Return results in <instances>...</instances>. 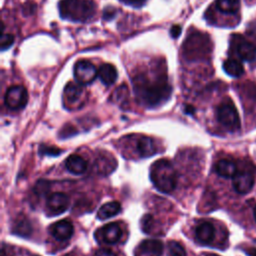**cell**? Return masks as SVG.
Masks as SVG:
<instances>
[{
  "mask_svg": "<svg viewBox=\"0 0 256 256\" xmlns=\"http://www.w3.org/2000/svg\"><path fill=\"white\" fill-rule=\"evenodd\" d=\"M132 83L138 101L147 107L158 106L171 95L172 88L167 79L165 65L160 61L152 64L149 70L135 72Z\"/></svg>",
  "mask_w": 256,
  "mask_h": 256,
  "instance_id": "cell-1",
  "label": "cell"
},
{
  "mask_svg": "<svg viewBox=\"0 0 256 256\" xmlns=\"http://www.w3.org/2000/svg\"><path fill=\"white\" fill-rule=\"evenodd\" d=\"M28 93L25 87L14 85L7 89L5 94V104L11 110H19L26 106Z\"/></svg>",
  "mask_w": 256,
  "mask_h": 256,
  "instance_id": "cell-7",
  "label": "cell"
},
{
  "mask_svg": "<svg viewBox=\"0 0 256 256\" xmlns=\"http://www.w3.org/2000/svg\"><path fill=\"white\" fill-rule=\"evenodd\" d=\"M137 151L142 157H150L156 153L153 140L149 137L141 138L137 143Z\"/></svg>",
  "mask_w": 256,
  "mask_h": 256,
  "instance_id": "cell-24",
  "label": "cell"
},
{
  "mask_svg": "<svg viewBox=\"0 0 256 256\" xmlns=\"http://www.w3.org/2000/svg\"><path fill=\"white\" fill-rule=\"evenodd\" d=\"M66 168L73 174H82L87 169V161L80 155L72 154L65 161Z\"/></svg>",
  "mask_w": 256,
  "mask_h": 256,
  "instance_id": "cell-14",
  "label": "cell"
},
{
  "mask_svg": "<svg viewBox=\"0 0 256 256\" xmlns=\"http://www.w3.org/2000/svg\"><path fill=\"white\" fill-rule=\"evenodd\" d=\"M34 256H37V255H34Z\"/></svg>",
  "mask_w": 256,
  "mask_h": 256,
  "instance_id": "cell-36",
  "label": "cell"
},
{
  "mask_svg": "<svg viewBox=\"0 0 256 256\" xmlns=\"http://www.w3.org/2000/svg\"><path fill=\"white\" fill-rule=\"evenodd\" d=\"M98 76V70L88 60H79L74 66V77L82 85L91 83Z\"/></svg>",
  "mask_w": 256,
  "mask_h": 256,
  "instance_id": "cell-8",
  "label": "cell"
},
{
  "mask_svg": "<svg viewBox=\"0 0 256 256\" xmlns=\"http://www.w3.org/2000/svg\"><path fill=\"white\" fill-rule=\"evenodd\" d=\"M141 251L148 256H161L163 253V243L157 239H147L140 244Z\"/></svg>",
  "mask_w": 256,
  "mask_h": 256,
  "instance_id": "cell-16",
  "label": "cell"
},
{
  "mask_svg": "<svg viewBox=\"0 0 256 256\" xmlns=\"http://www.w3.org/2000/svg\"><path fill=\"white\" fill-rule=\"evenodd\" d=\"M49 187H50L49 182H47L46 180L41 179V180H39V181L36 183V185H35V187H34V191H35L38 195L43 196V195H45V194L49 191V189H50Z\"/></svg>",
  "mask_w": 256,
  "mask_h": 256,
  "instance_id": "cell-27",
  "label": "cell"
},
{
  "mask_svg": "<svg viewBox=\"0 0 256 256\" xmlns=\"http://www.w3.org/2000/svg\"><path fill=\"white\" fill-rule=\"evenodd\" d=\"M2 256H6V255H5V253H4V252H2Z\"/></svg>",
  "mask_w": 256,
  "mask_h": 256,
  "instance_id": "cell-35",
  "label": "cell"
},
{
  "mask_svg": "<svg viewBox=\"0 0 256 256\" xmlns=\"http://www.w3.org/2000/svg\"><path fill=\"white\" fill-rule=\"evenodd\" d=\"M218 121L228 130L235 131L240 128V118L238 112L230 99L223 101L217 108Z\"/></svg>",
  "mask_w": 256,
  "mask_h": 256,
  "instance_id": "cell-5",
  "label": "cell"
},
{
  "mask_svg": "<svg viewBox=\"0 0 256 256\" xmlns=\"http://www.w3.org/2000/svg\"><path fill=\"white\" fill-rule=\"evenodd\" d=\"M123 2L130 4V5H134V6H140L142 5L146 0H122Z\"/></svg>",
  "mask_w": 256,
  "mask_h": 256,
  "instance_id": "cell-32",
  "label": "cell"
},
{
  "mask_svg": "<svg viewBox=\"0 0 256 256\" xmlns=\"http://www.w3.org/2000/svg\"><path fill=\"white\" fill-rule=\"evenodd\" d=\"M14 43V36L9 33H3L1 37V49H8Z\"/></svg>",
  "mask_w": 256,
  "mask_h": 256,
  "instance_id": "cell-28",
  "label": "cell"
},
{
  "mask_svg": "<svg viewBox=\"0 0 256 256\" xmlns=\"http://www.w3.org/2000/svg\"><path fill=\"white\" fill-rule=\"evenodd\" d=\"M254 218H255V220H256V207H255V209H254Z\"/></svg>",
  "mask_w": 256,
  "mask_h": 256,
  "instance_id": "cell-34",
  "label": "cell"
},
{
  "mask_svg": "<svg viewBox=\"0 0 256 256\" xmlns=\"http://www.w3.org/2000/svg\"><path fill=\"white\" fill-rule=\"evenodd\" d=\"M171 35L175 38V37H178L180 35V32H181V27L178 26V25H174L172 28H171Z\"/></svg>",
  "mask_w": 256,
  "mask_h": 256,
  "instance_id": "cell-31",
  "label": "cell"
},
{
  "mask_svg": "<svg viewBox=\"0 0 256 256\" xmlns=\"http://www.w3.org/2000/svg\"><path fill=\"white\" fill-rule=\"evenodd\" d=\"M233 187L239 194L248 193L254 185V176L251 172L240 171L237 172L233 177Z\"/></svg>",
  "mask_w": 256,
  "mask_h": 256,
  "instance_id": "cell-10",
  "label": "cell"
},
{
  "mask_svg": "<svg viewBox=\"0 0 256 256\" xmlns=\"http://www.w3.org/2000/svg\"><path fill=\"white\" fill-rule=\"evenodd\" d=\"M80 83L69 82L64 88V103L69 109L80 107L84 102V89Z\"/></svg>",
  "mask_w": 256,
  "mask_h": 256,
  "instance_id": "cell-9",
  "label": "cell"
},
{
  "mask_svg": "<svg viewBox=\"0 0 256 256\" xmlns=\"http://www.w3.org/2000/svg\"><path fill=\"white\" fill-rule=\"evenodd\" d=\"M215 170L218 175L225 178L233 177L237 173L236 164L228 159H222L216 163Z\"/></svg>",
  "mask_w": 256,
  "mask_h": 256,
  "instance_id": "cell-20",
  "label": "cell"
},
{
  "mask_svg": "<svg viewBox=\"0 0 256 256\" xmlns=\"http://www.w3.org/2000/svg\"><path fill=\"white\" fill-rule=\"evenodd\" d=\"M50 233L55 239L59 241H66L72 237L74 233V228L69 220L63 219L51 225Z\"/></svg>",
  "mask_w": 256,
  "mask_h": 256,
  "instance_id": "cell-12",
  "label": "cell"
},
{
  "mask_svg": "<svg viewBox=\"0 0 256 256\" xmlns=\"http://www.w3.org/2000/svg\"><path fill=\"white\" fill-rule=\"evenodd\" d=\"M211 51V42L207 34L199 31L189 33L183 43V56L188 61L207 58Z\"/></svg>",
  "mask_w": 256,
  "mask_h": 256,
  "instance_id": "cell-4",
  "label": "cell"
},
{
  "mask_svg": "<svg viewBox=\"0 0 256 256\" xmlns=\"http://www.w3.org/2000/svg\"><path fill=\"white\" fill-rule=\"evenodd\" d=\"M223 69L228 75L232 77H240L244 72V68L241 62L234 58L225 60L223 63Z\"/></svg>",
  "mask_w": 256,
  "mask_h": 256,
  "instance_id": "cell-23",
  "label": "cell"
},
{
  "mask_svg": "<svg viewBox=\"0 0 256 256\" xmlns=\"http://www.w3.org/2000/svg\"><path fill=\"white\" fill-rule=\"evenodd\" d=\"M195 234L197 239L200 242L204 244H208L214 239L215 229L210 222H203L197 226L195 230Z\"/></svg>",
  "mask_w": 256,
  "mask_h": 256,
  "instance_id": "cell-17",
  "label": "cell"
},
{
  "mask_svg": "<svg viewBox=\"0 0 256 256\" xmlns=\"http://www.w3.org/2000/svg\"><path fill=\"white\" fill-rule=\"evenodd\" d=\"M129 98V91L126 85L119 86L112 94V100L114 103L118 104L119 106H124L127 104Z\"/></svg>",
  "mask_w": 256,
  "mask_h": 256,
  "instance_id": "cell-25",
  "label": "cell"
},
{
  "mask_svg": "<svg viewBox=\"0 0 256 256\" xmlns=\"http://www.w3.org/2000/svg\"><path fill=\"white\" fill-rule=\"evenodd\" d=\"M69 206V198L63 192H54L48 196L47 207L54 214L63 213Z\"/></svg>",
  "mask_w": 256,
  "mask_h": 256,
  "instance_id": "cell-11",
  "label": "cell"
},
{
  "mask_svg": "<svg viewBox=\"0 0 256 256\" xmlns=\"http://www.w3.org/2000/svg\"><path fill=\"white\" fill-rule=\"evenodd\" d=\"M167 255L168 256H186V251L184 247L176 241H170L167 245Z\"/></svg>",
  "mask_w": 256,
  "mask_h": 256,
  "instance_id": "cell-26",
  "label": "cell"
},
{
  "mask_svg": "<svg viewBox=\"0 0 256 256\" xmlns=\"http://www.w3.org/2000/svg\"><path fill=\"white\" fill-rule=\"evenodd\" d=\"M150 178L154 186L162 193L172 192L177 184L176 170L167 159H160L153 163Z\"/></svg>",
  "mask_w": 256,
  "mask_h": 256,
  "instance_id": "cell-2",
  "label": "cell"
},
{
  "mask_svg": "<svg viewBox=\"0 0 256 256\" xmlns=\"http://www.w3.org/2000/svg\"><path fill=\"white\" fill-rule=\"evenodd\" d=\"M58 6L63 18L76 22L88 21L96 11L95 4L91 0H61Z\"/></svg>",
  "mask_w": 256,
  "mask_h": 256,
  "instance_id": "cell-3",
  "label": "cell"
},
{
  "mask_svg": "<svg viewBox=\"0 0 256 256\" xmlns=\"http://www.w3.org/2000/svg\"><path fill=\"white\" fill-rule=\"evenodd\" d=\"M116 160L114 159L113 155L104 156L101 155L95 161V167L99 173L102 174H109L116 168Z\"/></svg>",
  "mask_w": 256,
  "mask_h": 256,
  "instance_id": "cell-19",
  "label": "cell"
},
{
  "mask_svg": "<svg viewBox=\"0 0 256 256\" xmlns=\"http://www.w3.org/2000/svg\"><path fill=\"white\" fill-rule=\"evenodd\" d=\"M121 211V204L117 201H111L103 204L98 212L97 217L100 220H106L108 218H111L115 215H117Z\"/></svg>",
  "mask_w": 256,
  "mask_h": 256,
  "instance_id": "cell-18",
  "label": "cell"
},
{
  "mask_svg": "<svg viewBox=\"0 0 256 256\" xmlns=\"http://www.w3.org/2000/svg\"><path fill=\"white\" fill-rule=\"evenodd\" d=\"M230 48L240 59L244 61L251 62L256 58V46L239 34L232 35Z\"/></svg>",
  "mask_w": 256,
  "mask_h": 256,
  "instance_id": "cell-6",
  "label": "cell"
},
{
  "mask_svg": "<svg viewBox=\"0 0 256 256\" xmlns=\"http://www.w3.org/2000/svg\"><path fill=\"white\" fill-rule=\"evenodd\" d=\"M122 235V229L118 223H108L101 229V236L105 243L114 244L118 242Z\"/></svg>",
  "mask_w": 256,
  "mask_h": 256,
  "instance_id": "cell-13",
  "label": "cell"
},
{
  "mask_svg": "<svg viewBox=\"0 0 256 256\" xmlns=\"http://www.w3.org/2000/svg\"><path fill=\"white\" fill-rule=\"evenodd\" d=\"M94 256H116L115 252L110 250V249H106V248H101V249H98Z\"/></svg>",
  "mask_w": 256,
  "mask_h": 256,
  "instance_id": "cell-30",
  "label": "cell"
},
{
  "mask_svg": "<svg viewBox=\"0 0 256 256\" xmlns=\"http://www.w3.org/2000/svg\"><path fill=\"white\" fill-rule=\"evenodd\" d=\"M118 73L114 65L105 63L102 64L98 69V77L100 78L101 82L107 86L113 84L117 79Z\"/></svg>",
  "mask_w": 256,
  "mask_h": 256,
  "instance_id": "cell-15",
  "label": "cell"
},
{
  "mask_svg": "<svg viewBox=\"0 0 256 256\" xmlns=\"http://www.w3.org/2000/svg\"><path fill=\"white\" fill-rule=\"evenodd\" d=\"M40 151L42 154H48V155H58L61 153V150L58 149L57 147H49V146H41Z\"/></svg>",
  "mask_w": 256,
  "mask_h": 256,
  "instance_id": "cell-29",
  "label": "cell"
},
{
  "mask_svg": "<svg viewBox=\"0 0 256 256\" xmlns=\"http://www.w3.org/2000/svg\"><path fill=\"white\" fill-rule=\"evenodd\" d=\"M245 253L248 256H256V248H248L245 250Z\"/></svg>",
  "mask_w": 256,
  "mask_h": 256,
  "instance_id": "cell-33",
  "label": "cell"
},
{
  "mask_svg": "<svg viewBox=\"0 0 256 256\" xmlns=\"http://www.w3.org/2000/svg\"><path fill=\"white\" fill-rule=\"evenodd\" d=\"M12 231L21 237H28L32 232V226L25 216H19L14 221Z\"/></svg>",
  "mask_w": 256,
  "mask_h": 256,
  "instance_id": "cell-21",
  "label": "cell"
},
{
  "mask_svg": "<svg viewBox=\"0 0 256 256\" xmlns=\"http://www.w3.org/2000/svg\"><path fill=\"white\" fill-rule=\"evenodd\" d=\"M215 7L223 14H236L240 8V0H216Z\"/></svg>",
  "mask_w": 256,
  "mask_h": 256,
  "instance_id": "cell-22",
  "label": "cell"
}]
</instances>
